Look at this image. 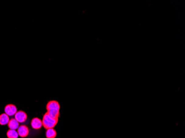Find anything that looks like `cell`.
<instances>
[{
  "instance_id": "8",
  "label": "cell",
  "mask_w": 185,
  "mask_h": 138,
  "mask_svg": "<svg viewBox=\"0 0 185 138\" xmlns=\"http://www.w3.org/2000/svg\"><path fill=\"white\" fill-rule=\"evenodd\" d=\"M47 109H60V106L58 102L56 101H51L49 102L46 106Z\"/></svg>"
},
{
  "instance_id": "1",
  "label": "cell",
  "mask_w": 185,
  "mask_h": 138,
  "mask_svg": "<svg viewBox=\"0 0 185 138\" xmlns=\"http://www.w3.org/2000/svg\"><path fill=\"white\" fill-rule=\"evenodd\" d=\"M58 122V119H54L50 116L47 113L44 114L43 116L42 119V124L43 127L45 129H51L54 128L55 126L57 124Z\"/></svg>"
},
{
  "instance_id": "9",
  "label": "cell",
  "mask_w": 185,
  "mask_h": 138,
  "mask_svg": "<svg viewBox=\"0 0 185 138\" xmlns=\"http://www.w3.org/2000/svg\"><path fill=\"white\" fill-rule=\"evenodd\" d=\"M46 135L47 138H55L57 136V132L54 128L47 129Z\"/></svg>"
},
{
  "instance_id": "6",
  "label": "cell",
  "mask_w": 185,
  "mask_h": 138,
  "mask_svg": "<svg viewBox=\"0 0 185 138\" xmlns=\"http://www.w3.org/2000/svg\"><path fill=\"white\" fill-rule=\"evenodd\" d=\"M9 129L17 130L19 126V123L15 119V118H12L9 119V122L7 124Z\"/></svg>"
},
{
  "instance_id": "5",
  "label": "cell",
  "mask_w": 185,
  "mask_h": 138,
  "mask_svg": "<svg viewBox=\"0 0 185 138\" xmlns=\"http://www.w3.org/2000/svg\"><path fill=\"white\" fill-rule=\"evenodd\" d=\"M31 125L32 128L36 129V130H38V129H40L42 128V126H43L42 120H40V118L36 117V118H33L31 120Z\"/></svg>"
},
{
  "instance_id": "2",
  "label": "cell",
  "mask_w": 185,
  "mask_h": 138,
  "mask_svg": "<svg viewBox=\"0 0 185 138\" xmlns=\"http://www.w3.org/2000/svg\"><path fill=\"white\" fill-rule=\"evenodd\" d=\"M5 113L9 117H12L15 116V114L17 112V108L15 105L12 104H9L5 106L4 108Z\"/></svg>"
},
{
  "instance_id": "7",
  "label": "cell",
  "mask_w": 185,
  "mask_h": 138,
  "mask_svg": "<svg viewBox=\"0 0 185 138\" xmlns=\"http://www.w3.org/2000/svg\"><path fill=\"white\" fill-rule=\"evenodd\" d=\"M9 118L6 113L1 114L0 115V125L1 126H6L7 125L9 122Z\"/></svg>"
},
{
  "instance_id": "10",
  "label": "cell",
  "mask_w": 185,
  "mask_h": 138,
  "mask_svg": "<svg viewBox=\"0 0 185 138\" xmlns=\"http://www.w3.org/2000/svg\"><path fill=\"white\" fill-rule=\"evenodd\" d=\"M7 137V138H19V134L16 130L9 129L6 133Z\"/></svg>"
},
{
  "instance_id": "3",
  "label": "cell",
  "mask_w": 185,
  "mask_h": 138,
  "mask_svg": "<svg viewBox=\"0 0 185 138\" xmlns=\"http://www.w3.org/2000/svg\"><path fill=\"white\" fill-rule=\"evenodd\" d=\"M15 118L19 123H23L27 119V115L24 111L19 110L15 114Z\"/></svg>"
},
{
  "instance_id": "4",
  "label": "cell",
  "mask_w": 185,
  "mask_h": 138,
  "mask_svg": "<svg viewBox=\"0 0 185 138\" xmlns=\"http://www.w3.org/2000/svg\"><path fill=\"white\" fill-rule=\"evenodd\" d=\"M17 133L19 135L21 138H26L30 133L29 128L28 126L25 125H21L19 126V128L17 129Z\"/></svg>"
}]
</instances>
